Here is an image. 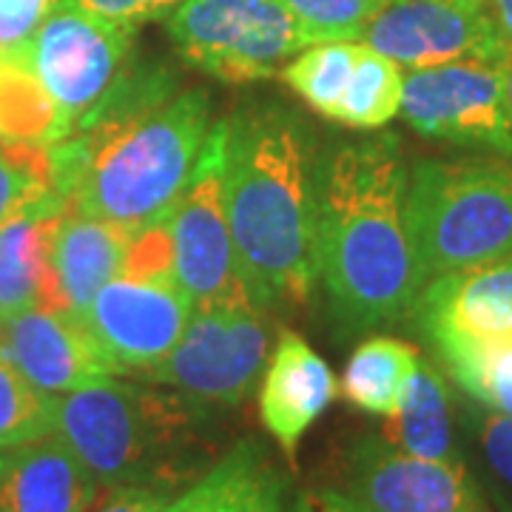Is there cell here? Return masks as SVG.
<instances>
[{"label": "cell", "mask_w": 512, "mask_h": 512, "mask_svg": "<svg viewBox=\"0 0 512 512\" xmlns=\"http://www.w3.org/2000/svg\"><path fill=\"white\" fill-rule=\"evenodd\" d=\"M211 126L205 89L183 86L163 63L126 66L80 126L49 146L52 194L134 234L168 217Z\"/></svg>", "instance_id": "6da1fadb"}, {"label": "cell", "mask_w": 512, "mask_h": 512, "mask_svg": "<svg viewBox=\"0 0 512 512\" xmlns=\"http://www.w3.org/2000/svg\"><path fill=\"white\" fill-rule=\"evenodd\" d=\"M319 171L311 128L293 111L256 106L228 120L225 211L239 279L259 311L311 299Z\"/></svg>", "instance_id": "7a4b0ae2"}, {"label": "cell", "mask_w": 512, "mask_h": 512, "mask_svg": "<svg viewBox=\"0 0 512 512\" xmlns=\"http://www.w3.org/2000/svg\"><path fill=\"white\" fill-rule=\"evenodd\" d=\"M407 174L396 137L342 146L319 171L316 271L350 330L399 319L424 288L404 214Z\"/></svg>", "instance_id": "3957f363"}, {"label": "cell", "mask_w": 512, "mask_h": 512, "mask_svg": "<svg viewBox=\"0 0 512 512\" xmlns=\"http://www.w3.org/2000/svg\"><path fill=\"white\" fill-rule=\"evenodd\" d=\"M52 430L100 487L177 495L220 458L214 404L114 376L52 396Z\"/></svg>", "instance_id": "277c9868"}, {"label": "cell", "mask_w": 512, "mask_h": 512, "mask_svg": "<svg viewBox=\"0 0 512 512\" xmlns=\"http://www.w3.org/2000/svg\"><path fill=\"white\" fill-rule=\"evenodd\" d=\"M407 231L421 282L512 251V163L419 160L407 174Z\"/></svg>", "instance_id": "5b68a950"}, {"label": "cell", "mask_w": 512, "mask_h": 512, "mask_svg": "<svg viewBox=\"0 0 512 512\" xmlns=\"http://www.w3.org/2000/svg\"><path fill=\"white\" fill-rule=\"evenodd\" d=\"M165 29L185 63L234 86L274 77L313 46L282 0H183Z\"/></svg>", "instance_id": "8992f818"}, {"label": "cell", "mask_w": 512, "mask_h": 512, "mask_svg": "<svg viewBox=\"0 0 512 512\" xmlns=\"http://www.w3.org/2000/svg\"><path fill=\"white\" fill-rule=\"evenodd\" d=\"M228 120L214 123L183 194L168 211L174 282L194 308L251 302L237 271V251L225 211Z\"/></svg>", "instance_id": "52a82bcc"}, {"label": "cell", "mask_w": 512, "mask_h": 512, "mask_svg": "<svg viewBox=\"0 0 512 512\" xmlns=\"http://www.w3.org/2000/svg\"><path fill=\"white\" fill-rule=\"evenodd\" d=\"M268 330L254 302L194 308L180 342L146 379L214 407H237L256 390Z\"/></svg>", "instance_id": "ba28073f"}, {"label": "cell", "mask_w": 512, "mask_h": 512, "mask_svg": "<svg viewBox=\"0 0 512 512\" xmlns=\"http://www.w3.org/2000/svg\"><path fill=\"white\" fill-rule=\"evenodd\" d=\"M134 32L131 26L94 18L72 6H57L40 23L26 60L55 100L69 134L123 74Z\"/></svg>", "instance_id": "9c48e42d"}, {"label": "cell", "mask_w": 512, "mask_h": 512, "mask_svg": "<svg viewBox=\"0 0 512 512\" xmlns=\"http://www.w3.org/2000/svg\"><path fill=\"white\" fill-rule=\"evenodd\" d=\"M191 313L194 305L174 279L120 274L94 293L77 322L92 336L111 376H146L180 342Z\"/></svg>", "instance_id": "30bf717a"}, {"label": "cell", "mask_w": 512, "mask_h": 512, "mask_svg": "<svg viewBox=\"0 0 512 512\" xmlns=\"http://www.w3.org/2000/svg\"><path fill=\"white\" fill-rule=\"evenodd\" d=\"M402 114L424 137L512 157V117L495 63L456 60L404 74Z\"/></svg>", "instance_id": "8fae6325"}, {"label": "cell", "mask_w": 512, "mask_h": 512, "mask_svg": "<svg viewBox=\"0 0 512 512\" xmlns=\"http://www.w3.org/2000/svg\"><path fill=\"white\" fill-rule=\"evenodd\" d=\"M336 493L365 512H490L461 458L410 456L373 436L348 447Z\"/></svg>", "instance_id": "7c38bea8"}, {"label": "cell", "mask_w": 512, "mask_h": 512, "mask_svg": "<svg viewBox=\"0 0 512 512\" xmlns=\"http://www.w3.org/2000/svg\"><path fill=\"white\" fill-rule=\"evenodd\" d=\"M362 43L404 69L456 60L495 63L510 46L490 6L458 0H384L367 23Z\"/></svg>", "instance_id": "4fadbf2b"}, {"label": "cell", "mask_w": 512, "mask_h": 512, "mask_svg": "<svg viewBox=\"0 0 512 512\" xmlns=\"http://www.w3.org/2000/svg\"><path fill=\"white\" fill-rule=\"evenodd\" d=\"M0 348L46 396H63L111 376L106 359L74 313L32 308L0 319Z\"/></svg>", "instance_id": "5bb4252c"}, {"label": "cell", "mask_w": 512, "mask_h": 512, "mask_svg": "<svg viewBox=\"0 0 512 512\" xmlns=\"http://www.w3.org/2000/svg\"><path fill=\"white\" fill-rule=\"evenodd\" d=\"M413 311L433 345L512 333V251L427 282Z\"/></svg>", "instance_id": "9a60e30c"}, {"label": "cell", "mask_w": 512, "mask_h": 512, "mask_svg": "<svg viewBox=\"0 0 512 512\" xmlns=\"http://www.w3.org/2000/svg\"><path fill=\"white\" fill-rule=\"evenodd\" d=\"M333 396L336 379L328 362L299 333L282 330L259 390V419L291 461Z\"/></svg>", "instance_id": "2e32d148"}, {"label": "cell", "mask_w": 512, "mask_h": 512, "mask_svg": "<svg viewBox=\"0 0 512 512\" xmlns=\"http://www.w3.org/2000/svg\"><path fill=\"white\" fill-rule=\"evenodd\" d=\"M100 484L55 430L0 447V512H80Z\"/></svg>", "instance_id": "e0dca14e"}, {"label": "cell", "mask_w": 512, "mask_h": 512, "mask_svg": "<svg viewBox=\"0 0 512 512\" xmlns=\"http://www.w3.org/2000/svg\"><path fill=\"white\" fill-rule=\"evenodd\" d=\"M291 478L259 439H239L160 512H291Z\"/></svg>", "instance_id": "ac0fdd59"}, {"label": "cell", "mask_w": 512, "mask_h": 512, "mask_svg": "<svg viewBox=\"0 0 512 512\" xmlns=\"http://www.w3.org/2000/svg\"><path fill=\"white\" fill-rule=\"evenodd\" d=\"M66 205L55 194L23 205L0 225V319L46 308L63 311L49 265V245Z\"/></svg>", "instance_id": "d6986e66"}, {"label": "cell", "mask_w": 512, "mask_h": 512, "mask_svg": "<svg viewBox=\"0 0 512 512\" xmlns=\"http://www.w3.org/2000/svg\"><path fill=\"white\" fill-rule=\"evenodd\" d=\"M131 231L106 220H94L66 208L52 231L49 265L55 274L57 299L66 313L83 311L94 293L123 274Z\"/></svg>", "instance_id": "ffe728a7"}, {"label": "cell", "mask_w": 512, "mask_h": 512, "mask_svg": "<svg viewBox=\"0 0 512 512\" xmlns=\"http://www.w3.org/2000/svg\"><path fill=\"white\" fill-rule=\"evenodd\" d=\"M382 439L396 450L419 458H458L453 444L450 393L436 367L419 362L402 404L387 416Z\"/></svg>", "instance_id": "44dd1931"}, {"label": "cell", "mask_w": 512, "mask_h": 512, "mask_svg": "<svg viewBox=\"0 0 512 512\" xmlns=\"http://www.w3.org/2000/svg\"><path fill=\"white\" fill-rule=\"evenodd\" d=\"M419 350L393 336H373L353 350L342 376V393L370 416H393L419 367Z\"/></svg>", "instance_id": "7402d4cb"}, {"label": "cell", "mask_w": 512, "mask_h": 512, "mask_svg": "<svg viewBox=\"0 0 512 512\" xmlns=\"http://www.w3.org/2000/svg\"><path fill=\"white\" fill-rule=\"evenodd\" d=\"M69 131L55 100L26 57H0V137L29 146H55Z\"/></svg>", "instance_id": "603a6c76"}, {"label": "cell", "mask_w": 512, "mask_h": 512, "mask_svg": "<svg viewBox=\"0 0 512 512\" xmlns=\"http://www.w3.org/2000/svg\"><path fill=\"white\" fill-rule=\"evenodd\" d=\"M456 379L487 410L512 419V333L436 345Z\"/></svg>", "instance_id": "cb8c5ba5"}, {"label": "cell", "mask_w": 512, "mask_h": 512, "mask_svg": "<svg viewBox=\"0 0 512 512\" xmlns=\"http://www.w3.org/2000/svg\"><path fill=\"white\" fill-rule=\"evenodd\" d=\"M404 72L396 60L362 43L345 97L333 114L336 123L359 131L384 128L402 111Z\"/></svg>", "instance_id": "d4e9b609"}, {"label": "cell", "mask_w": 512, "mask_h": 512, "mask_svg": "<svg viewBox=\"0 0 512 512\" xmlns=\"http://www.w3.org/2000/svg\"><path fill=\"white\" fill-rule=\"evenodd\" d=\"M359 52H362V40L313 43L293 57L279 74L313 111L333 120L348 89L350 74L356 69Z\"/></svg>", "instance_id": "484cf974"}, {"label": "cell", "mask_w": 512, "mask_h": 512, "mask_svg": "<svg viewBox=\"0 0 512 512\" xmlns=\"http://www.w3.org/2000/svg\"><path fill=\"white\" fill-rule=\"evenodd\" d=\"M52 433V396L37 390L0 348V447Z\"/></svg>", "instance_id": "4316f807"}, {"label": "cell", "mask_w": 512, "mask_h": 512, "mask_svg": "<svg viewBox=\"0 0 512 512\" xmlns=\"http://www.w3.org/2000/svg\"><path fill=\"white\" fill-rule=\"evenodd\" d=\"M46 194H52L49 148L0 137V225Z\"/></svg>", "instance_id": "83f0119b"}, {"label": "cell", "mask_w": 512, "mask_h": 512, "mask_svg": "<svg viewBox=\"0 0 512 512\" xmlns=\"http://www.w3.org/2000/svg\"><path fill=\"white\" fill-rule=\"evenodd\" d=\"M293 18L311 37V43L328 40H362L370 18L384 0H282Z\"/></svg>", "instance_id": "f1b7e54d"}, {"label": "cell", "mask_w": 512, "mask_h": 512, "mask_svg": "<svg viewBox=\"0 0 512 512\" xmlns=\"http://www.w3.org/2000/svg\"><path fill=\"white\" fill-rule=\"evenodd\" d=\"M476 439L498 493L512 510V419L495 410L478 413Z\"/></svg>", "instance_id": "f546056e"}, {"label": "cell", "mask_w": 512, "mask_h": 512, "mask_svg": "<svg viewBox=\"0 0 512 512\" xmlns=\"http://www.w3.org/2000/svg\"><path fill=\"white\" fill-rule=\"evenodd\" d=\"M60 0H0V57H26L40 23Z\"/></svg>", "instance_id": "4dcf8cb0"}, {"label": "cell", "mask_w": 512, "mask_h": 512, "mask_svg": "<svg viewBox=\"0 0 512 512\" xmlns=\"http://www.w3.org/2000/svg\"><path fill=\"white\" fill-rule=\"evenodd\" d=\"M180 3L183 0H60V6H72L86 15L131 29H137L146 20L168 18Z\"/></svg>", "instance_id": "1f68e13d"}, {"label": "cell", "mask_w": 512, "mask_h": 512, "mask_svg": "<svg viewBox=\"0 0 512 512\" xmlns=\"http://www.w3.org/2000/svg\"><path fill=\"white\" fill-rule=\"evenodd\" d=\"M174 495L151 487H100L80 512H160Z\"/></svg>", "instance_id": "d6a6232c"}, {"label": "cell", "mask_w": 512, "mask_h": 512, "mask_svg": "<svg viewBox=\"0 0 512 512\" xmlns=\"http://www.w3.org/2000/svg\"><path fill=\"white\" fill-rule=\"evenodd\" d=\"M291 512H365L359 504H353L336 490H325L316 495H302Z\"/></svg>", "instance_id": "836d02e7"}, {"label": "cell", "mask_w": 512, "mask_h": 512, "mask_svg": "<svg viewBox=\"0 0 512 512\" xmlns=\"http://www.w3.org/2000/svg\"><path fill=\"white\" fill-rule=\"evenodd\" d=\"M498 72H501V83H504V97H507V109H510L512 117V43L507 46V52L495 60Z\"/></svg>", "instance_id": "e575fe53"}, {"label": "cell", "mask_w": 512, "mask_h": 512, "mask_svg": "<svg viewBox=\"0 0 512 512\" xmlns=\"http://www.w3.org/2000/svg\"><path fill=\"white\" fill-rule=\"evenodd\" d=\"M490 9H493L495 20L501 26V32L507 35L512 43V0H490Z\"/></svg>", "instance_id": "d590c367"}, {"label": "cell", "mask_w": 512, "mask_h": 512, "mask_svg": "<svg viewBox=\"0 0 512 512\" xmlns=\"http://www.w3.org/2000/svg\"><path fill=\"white\" fill-rule=\"evenodd\" d=\"M458 3H467V6H490V0H458Z\"/></svg>", "instance_id": "8d00e7d4"}]
</instances>
